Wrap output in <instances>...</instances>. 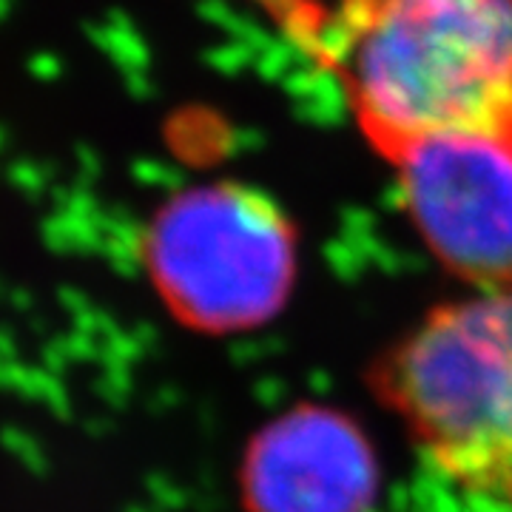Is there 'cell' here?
<instances>
[{
  "label": "cell",
  "mask_w": 512,
  "mask_h": 512,
  "mask_svg": "<svg viewBox=\"0 0 512 512\" xmlns=\"http://www.w3.org/2000/svg\"><path fill=\"white\" fill-rule=\"evenodd\" d=\"M305 49L387 163L453 134L512 143V0H325Z\"/></svg>",
  "instance_id": "1"
},
{
  "label": "cell",
  "mask_w": 512,
  "mask_h": 512,
  "mask_svg": "<svg viewBox=\"0 0 512 512\" xmlns=\"http://www.w3.org/2000/svg\"><path fill=\"white\" fill-rule=\"evenodd\" d=\"M370 379L441 476L512 512V288L433 308Z\"/></svg>",
  "instance_id": "2"
},
{
  "label": "cell",
  "mask_w": 512,
  "mask_h": 512,
  "mask_svg": "<svg viewBox=\"0 0 512 512\" xmlns=\"http://www.w3.org/2000/svg\"><path fill=\"white\" fill-rule=\"evenodd\" d=\"M143 265L183 328L237 336L271 325L291 302L299 237L285 208L254 185L202 183L154 211Z\"/></svg>",
  "instance_id": "3"
},
{
  "label": "cell",
  "mask_w": 512,
  "mask_h": 512,
  "mask_svg": "<svg viewBox=\"0 0 512 512\" xmlns=\"http://www.w3.org/2000/svg\"><path fill=\"white\" fill-rule=\"evenodd\" d=\"M390 165L430 254L473 291L512 288V143L436 137Z\"/></svg>",
  "instance_id": "4"
},
{
  "label": "cell",
  "mask_w": 512,
  "mask_h": 512,
  "mask_svg": "<svg viewBox=\"0 0 512 512\" xmlns=\"http://www.w3.org/2000/svg\"><path fill=\"white\" fill-rule=\"evenodd\" d=\"M382 464L359 421L302 402L265 421L239 458L245 512H373Z\"/></svg>",
  "instance_id": "5"
},
{
  "label": "cell",
  "mask_w": 512,
  "mask_h": 512,
  "mask_svg": "<svg viewBox=\"0 0 512 512\" xmlns=\"http://www.w3.org/2000/svg\"><path fill=\"white\" fill-rule=\"evenodd\" d=\"M251 3L262 6L302 46H308V40L319 29L325 15V0H251Z\"/></svg>",
  "instance_id": "6"
}]
</instances>
